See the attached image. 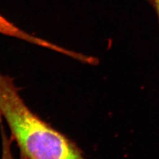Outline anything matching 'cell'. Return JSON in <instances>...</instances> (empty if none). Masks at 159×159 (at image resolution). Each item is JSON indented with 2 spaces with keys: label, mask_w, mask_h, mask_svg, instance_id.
<instances>
[{
  "label": "cell",
  "mask_w": 159,
  "mask_h": 159,
  "mask_svg": "<svg viewBox=\"0 0 159 159\" xmlns=\"http://www.w3.org/2000/svg\"><path fill=\"white\" fill-rule=\"evenodd\" d=\"M0 116L6 121L22 159H84L65 137L28 107L12 80L1 72Z\"/></svg>",
  "instance_id": "cell-1"
},
{
  "label": "cell",
  "mask_w": 159,
  "mask_h": 159,
  "mask_svg": "<svg viewBox=\"0 0 159 159\" xmlns=\"http://www.w3.org/2000/svg\"><path fill=\"white\" fill-rule=\"evenodd\" d=\"M0 34L9 37H12L24 41L36 44L38 46L43 47L51 49L52 51L64 53L66 52V49L60 47L56 44L48 42L45 40L34 37L29 34L23 30L19 28L16 25H14L11 21H9L6 17L0 14Z\"/></svg>",
  "instance_id": "cell-2"
},
{
  "label": "cell",
  "mask_w": 159,
  "mask_h": 159,
  "mask_svg": "<svg viewBox=\"0 0 159 159\" xmlns=\"http://www.w3.org/2000/svg\"><path fill=\"white\" fill-rule=\"evenodd\" d=\"M2 159H15L11 149V145L5 134L3 133V148Z\"/></svg>",
  "instance_id": "cell-3"
},
{
  "label": "cell",
  "mask_w": 159,
  "mask_h": 159,
  "mask_svg": "<svg viewBox=\"0 0 159 159\" xmlns=\"http://www.w3.org/2000/svg\"><path fill=\"white\" fill-rule=\"evenodd\" d=\"M151 6L155 9L159 21V0H148Z\"/></svg>",
  "instance_id": "cell-4"
}]
</instances>
